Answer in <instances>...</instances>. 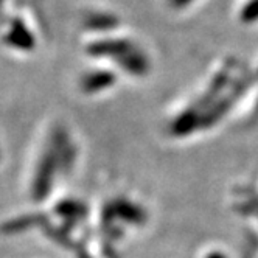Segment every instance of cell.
I'll return each instance as SVG.
<instances>
[{
  "label": "cell",
  "mask_w": 258,
  "mask_h": 258,
  "mask_svg": "<svg viewBox=\"0 0 258 258\" xmlns=\"http://www.w3.org/2000/svg\"><path fill=\"white\" fill-rule=\"evenodd\" d=\"M131 50H134V45L129 44L126 41H100L95 44L89 45V53L95 54V56H114V58H120L123 54L129 53Z\"/></svg>",
  "instance_id": "obj_1"
},
{
  "label": "cell",
  "mask_w": 258,
  "mask_h": 258,
  "mask_svg": "<svg viewBox=\"0 0 258 258\" xmlns=\"http://www.w3.org/2000/svg\"><path fill=\"white\" fill-rule=\"evenodd\" d=\"M114 81H115V77L112 73L100 70V72H94L86 75L81 81V86L84 92H90L92 94V92H100L103 89H107L109 86L114 84Z\"/></svg>",
  "instance_id": "obj_2"
},
{
  "label": "cell",
  "mask_w": 258,
  "mask_h": 258,
  "mask_svg": "<svg viewBox=\"0 0 258 258\" xmlns=\"http://www.w3.org/2000/svg\"><path fill=\"white\" fill-rule=\"evenodd\" d=\"M7 42L19 50H33L34 47L33 34H30V31L24 27L22 22L17 21L13 24V30L7 36Z\"/></svg>",
  "instance_id": "obj_3"
},
{
  "label": "cell",
  "mask_w": 258,
  "mask_h": 258,
  "mask_svg": "<svg viewBox=\"0 0 258 258\" xmlns=\"http://www.w3.org/2000/svg\"><path fill=\"white\" fill-rule=\"evenodd\" d=\"M117 62L129 73L133 75H145L146 70H148V61L143 56L142 53H139L136 48L131 50L129 53L123 54L117 59Z\"/></svg>",
  "instance_id": "obj_4"
},
{
  "label": "cell",
  "mask_w": 258,
  "mask_h": 258,
  "mask_svg": "<svg viewBox=\"0 0 258 258\" xmlns=\"http://www.w3.org/2000/svg\"><path fill=\"white\" fill-rule=\"evenodd\" d=\"M42 160L44 162L39 168L38 179H36V195L38 196L45 195V191L48 188V182H50V176H51V170H53V162H54L51 154H47Z\"/></svg>",
  "instance_id": "obj_5"
},
{
  "label": "cell",
  "mask_w": 258,
  "mask_h": 258,
  "mask_svg": "<svg viewBox=\"0 0 258 258\" xmlns=\"http://www.w3.org/2000/svg\"><path fill=\"white\" fill-rule=\"evenodd\" d=\"M115 17L109 16V14H94L90 16L86 21V25L95 30H106V28H112L115 27Z\"/></svg>",
  "instance_id": "obj_6"
},
{
  "label": "cell",
  "mask_w": 258,
  "mask_h": 258,
  "mask_svg": "<svg viewBox=\"0 0 258 258\" xmlns=\"http://www.w3.org/2000/svg\"><path fill=\"white\" fill-rule=\"evenodd\" d=\"M241 21L246 24L258 21V0H252L244 7V10L241 11Z\"/></svg>",
  "instance_id": "obj_7"
},
{
  "label": "cell",
  "mask_w": 258,
  "mask_h": 258,
  "mask_svg": "<svg viewBox=\"0 0 258 258\" xmlns=\"http://www.w3.org/2000/svg\"><path fill=\"white\" fill-rule=\"evenodd\" d=\"M193 0H171V4L176 7V8H182V7H187L188 4H191Z\"/></svg>",
  "instance_id": "obj_8"
},
{
  "label": "cell",
  "mask_w": 258,
  "mask_h": 258,
  "mask_svg": "<svg viewBox=\"0 0 258 258\" xmlns=\"http://www.w3.org/2000/svg\"><path fill=\"white\" fill-rule=\"evenodd\" d=\"M0 2H2V0H0Z\"/></svg>",
  "instance_id": "obj_9"
}]
</instances>
